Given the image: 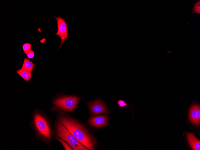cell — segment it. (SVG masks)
Instances as JSON below:
<instances>
[{
	"instance_id": "8",
	"label": "cell",
	"mask_w": 200,
	"mask_h": 150,
	"mask_svg": "<svg viewBox=\"0 0 200 150\" xmlns=\"http://www.w3.org/2000/svg\"><path fill=\"white\" fill-rule=\"evenodd\" d=\"M189 116L191 122L194 124L198 125L200 124V108L199 105L194 104L191 106Z\"/></svg>"
},
{
	"instance_id": "9",
	"label": "cell",
	"mask_w": 200,
	"mask_h": 150,
	"mask_svg": "<svg viewBox=\"0 0 200 150\" xmlns=\"http://www.w3.org/2000/svg\"><path fill=\"white\" fill-rule=\"evenodd\" d=\"M188 143L193 150H200V141L196 137L194 134L188 133L187 134Z\"/></svg>"
},
{
	"instance_id": "16",
	"label": "cell",
	"mask_w": 200,
	"mask_h": 150,
	"mask_svg": "<svg viewBox=\"0 0 200 150\" xmlns=\"http://www.w3.org/2000/svg\"><path fill=\"white\" fill-rule=\"evenodd\" d=\"M34 52L32 50H31L27 54V57L29 59L33 58L34 56Z\"/></svg>"
},
{
	"instance_id": "2",
	"label": "cell",
	"mask_w": 200,
	"mask_h": 150,
	"mask_svg": "<svg viewBox=\"0 0 200 150\" xmlns=\"http://www.w3.org/2000/svg\"><path fill=\"white\" fill-rule=\"evenodd\" d=\"M29 125L34 131L35 137L49 146L54 138V131L46 114L40 110L34 109Z\"/></svg>"
},
{
	"instance_id": "7",
	"label": "cell",
	"mask_w": 200,
	"mask_h": 150,
	"mask_svg": "<svg viewBox=\"0 0 200 150\" xmlns=\"http://www.w3.org/2000/svg\"><path fill=\"white\" fill-rule=\"evenodd\" d=\"M108 122V118L105 115L93 116L88 121V123L92 126L101 128L107 125Z\"/></svg>"
},
{
	"instance_id": "12",
	"label": "cell",
	"mask_w": 200,
	"mask_h": 150,
	"mask_svg": "<svg viewBox=\"0 0 200 150\" xmlns=\"http://www.w3.org/2000/svg\"><path fill=\"white\" fill-rule=\"evenodd\" d=\"M56 139L62 145L66 150H73L68 143L64 140L60 138H57Z\"/></svg>"
},
{
	"instance_id": "4",
	"label": "cell",
	"mask_w": 200,
	"mask_h": 150,
	"mask_svg": "<svg viewBox=\"0 0 200 150\" xmlns=\"http://www.w3.org/2000/svg\"><path fill=\"white\" fill-rule=\"evenodd\" d=\"M80 100L76 96L62 95L55 98L52 103L53 107L65 112L73 113Z\"/></svg>"
},
{
	"instance_id": "5",
	"label": "cell",
	"mask_w": 200,
	"mask_h": 150,
	"mask_svg": "<svg viewBox=\"0 0 200 150\" xmlns=\"http://www.w3.org/2000/svg\"><path fill=\"white\" fill-rule=\"evenodd\" d=\"M53 16L57 20V32L54 34L59 36L61 40L60 45L58 50L62 46L65 41L67 38L68 34L67 24L63 17H57L53 15Z\"/></svg>"
},
{
	"instance_id": "14",
	"label": "cell",
	"mask_w": 200,
	"mask_h": 150,
	"mask_svg": "<svg viewBox=\"0 0 200 150\" xmlns=\"http://www.w3.org/2000/svg\"><path fill=\"white\" fill-rule=\"evenodd\" d=\"M31 44L29 43H25L23 44L22 48L23 50L26 54L31 50Z\"/></svg>"
},
{
	"instance_id": "1",
	"label": "cell",
	"mask_w": 200,
	"mask_h": 150,
	"mask_svg": "<svg viewBox=\"0 0 200 150\" xmlns=\"http://www.w3.org/2000/svg\"><path fill=\"white\" fill-rule=\"evenodd\" d=\"M52 111L56 112L61 122L76 139L88 150H94L95 140L83 125L66 112L52 107Z\"/></svg>"
},
{
	"instance_id": "15",
	"label": "cell",
	"mask_w": 200,
	"mask_h": 150,
	"mask_svg": "<svg viewBox=\"0 0 200 150\" xmlns=\"http://www.w3.org/2000/svg\"><path fill=\"white\" fill-rule=\"evenodd\" d=\"M117 104L120 107H123L127 105V104L125 103L124 100H119L117 101Z\"/></svg>"
},
{
	"instance_id": "3",
	"label": "cell",
	"mask_w": 200,
	"mask_h": 150,
	"mask_svg": "<svg viewBox=\"0 0 200 150\" xmlns=\"http://www.w3.org/2000/svg\"><path fill=\"white\" fill-rule=\"evenodd\" d=\"M54 137L55 139L60 138L66 142L74 150H88L69 132L61 122L58 116L54 122Z\"/></svg>"
},
{
	"instance_id": "10",
	"label": "cell",
	"mask_w": 200,
	"mask_h": 150,
	"mask_svg": "<svg viewBox=\"0 0 200 150\" xmlns=\"http://www.w3.org/2000/svg\"><path fill=\"white\" fill-rule=\"evenodd\" d=\"M16 72L27 82L32 79L31 72L21 69L16 70Z\"/></svg>"
},
{
	"instance_id": "6",
	"label": "cell",
	"mask_w": 200,
	"mask_h": 150,
	"mask_svg": "<svg viewBox=\"0 0 200 150\" xmlns=\"http://www.w3.org/2000/svg\"><path fill=\"white\" fill-rule=\"evenodd\" d=\"M90 113L93 115L106 113L107 109L106 105L101 100L96 99L87 103Z\"/></svg>"
},
{
	"instance_id": "13",
	"label": "cell",
	"mask_w": 200,
	"mask_h": 150,
	"mask_svg": "<svg viewBox=\"0 0 200 150\" xmlns=\"http://www.w3.org/2000/svg\"><path fill=\"white\" fill-rule=\"evenodd\" d=\"M192 13H200V1H198L193 5Z\"/></svg>"
},
{
	"instance_id": "11",
	"label": "cell",
	"mask_w": 200,
	"mask_h": 150,
	"mask_svg": "<svg viewBox=\"0 0 200 150\" xmlns=\"http://www.w3.org/2000/svg\"><path fill=\"white\" fill-rule=\"evenodd\" d=\"M35 64L28 58L25 57L24 59L22 69L32 72L33 70Z\"/></svg>"
}]
</instances>
